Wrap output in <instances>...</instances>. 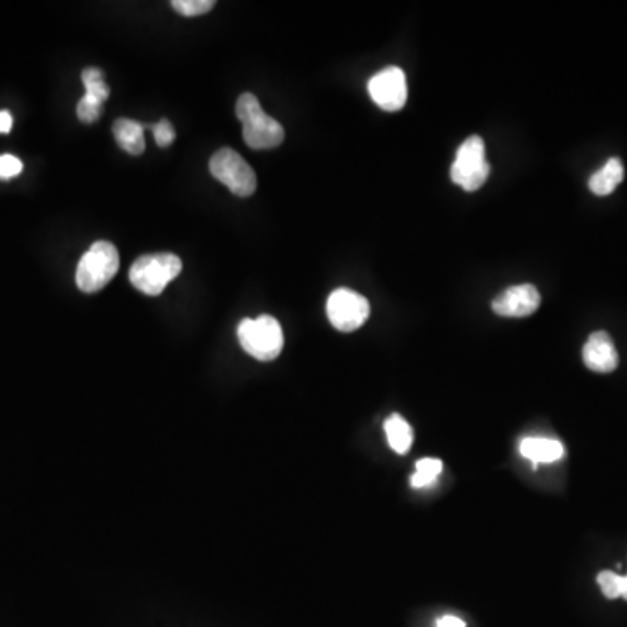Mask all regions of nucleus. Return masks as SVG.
<instances>
[{"instance_id":"obj_7","label":"nucleus","mask_w":627,"mask_h":627,"mask_svg":"<svg viewBox=\"0 0 627 627\" xmlns=\"http://www.w3.org/2000/svg\"><path fill=\"white\" fill-rule=\"evenodd\" d=\"M330 323L338 331H356L368 321L370 304L363 295L347 288H338L331 293L326 304Z\"/></svg>"},{"instance_id":"obj_2","label":"nucleus","mask_w":627,"mask_h":627,"mask_svg":"<svg viewBox=\"0 0 627 627\" xmlns=\"http://www.w3.org/2000/svg\"><path fill=\"white\" fill-rule=\"evenodd\" d=\"M237 338L244 351L258 361H274L283 352V330L272 316L243 319L237 326Z\"/></svg>"},{"instance_id":"obj_8","label":"nucleus","mask_w":627,"mask_h":627,"mask_svg":"<svg viewBox=\"0 0 627 627\" xmlns=\"http://www.w3.org/2000/svg\"><path fill=\"white\" fill-rule=\"evenodd\" d=\"M368 93L378 107L387 112H398L408 100V82L399 67H387L371 77Z\"/></svg>"},{"instance_id":"obj_10","label":"nucleus","mask_w":627,"mask_h":627,"mask_svg":"<svg viewBox=\"0 0 627 627\" xmlns=\"http://www.w3.org/2000/svg\"><path fill=\"white\" fill-rule=\"evenodd\" d=\"M584 365L596 373H610L619 365V354L615 349L614 340L605 331H596L587 338L582 349Z\"/></svg>"},{"instance_id":"obj_15","label":"nucleus","mask_w":627,"mask_h":627,"mask_svg":"<svg viewBox=\"0 0 627 627\" xmlns=\"http://www.w3.org/2000/svg\"><path fill=\"white\" fill-rule=\"evenodd\" d=\"M82 82H84V88H86V95L98 98L100 102H107L108 96H110V89L105 84L103 79L102 70L98 68H86L82 72Z\"/></svg>"},{"instance_id":"obj_23","label":"nucleus","mask_w":627,"mask_h":627,"mask_svg":"<svg viewBox=\"0 0 627 627\" xmlns=\"http://www.w3.org/2000/svg\"><path fill=\"white\" fill-rule=\"evenodd\" d=\"M436 627H466L464 621L459 617H453V615H446L443 619H439L438 626Z\"/></svg>"},{"instance_id":"obj_18","label":"nucleus","mask_w":627,"mask_h":627,"mask_svg":"<svg viewBox=\"0 0 627 627\" xmlns=\"http://www.w3.org/2000/svg\"><path fill=\"white\" fill-rule=\"evenodd\" d=\"M215 4V0H175V2H171V6L175 7L176 13L189 16V18L209 13L215 7Z\"/></svg>"},{"instance_id":"obj_5","label":"nucleus","mask_w":627,"mask_h":627,"mask_svg":"<svg viewBox=\"0 0 627 627\" xmlns=\"http://www.w3.org/2000/svg\"><path fill=\"white\" fill-rule=\"evenodd\" d=\"M450 176L455 185L466 192H474L485 185L490 176V164L486 161L485 142L479 136H469L460 145L453 161Z\"/></svg>"},{"instance_id":"obj_19","label":"nucleus","mask_w":627,"mask_h":627,"mask_svg":"<svg viewBox=\"0 0 627 627\" xmlns=\"http://www.w3.org/2000/svg\"><path fill=\"white\" fill-rule=\"evenodd\" d=\"M598 584H600L601 591L607 596L608 600H615L621 596V575L614 574V572H601L598 575Z\"/></svg>"},{"instance_id":"obj_4","label":"nucleus","mask_w":627,"mask_h":627,"mask_svg":"<svg viewBox=\"0 0 627 627\" xmlns=\"http://www.w3.org/2000/svg\"><path fill=\"white\" fill-rule=\"evenodd\" d=\"M119 265H121V258L114 244L108 241H98L93 244L77 265L75 281L79 290L84 293H96V291L103 290L114 279Z\"/></svg>"},{"instance_id":"obj_1","label":"nucleus","mask_w":627,"mask_h":627,"mask_svg":"<svg viewBox=\"0 0 627 627\" xmlns=\"http://www.w3.org/2000/svg\"><path fill=\"white\" fill-rule=\"evenodd\" d=\"M236 114L243 122L244 142L251 149H276L284 142L283 126L263 110L257 96L251 93L239 96Z\"/></svg>"},{"instance_id":"obj_3","label":"nucleus","mask_w":627,"mask_h":627,"mask_svg":"<svg viewBox=\"0 0 627 627\" xmlns=\"http://www.w3.org/2000/svg\"><path fill=\"white\" fill-rule=\"evenodd\" d=\"M183 263L173 253H156L145 255L133 263L129 269V281L136 290L142 291L149 297H157L166 290L171 281L182 272Z\"/></svg>"},{"instance_id":"obj_22","label":"nucleus","mask_w":627,"mask_h":627,"mask_svg":"<svg viewBox=\"0 0 627 627\" xmlns=\"http://www.w3.org/2000/svg\"><path fill=\"white\" fill-rule=\"evenodd\" d=\"M13 128V115L6 112V110H0V133L6 135Z\"/></svg>"},{"instance_id":"obj_12","label":"nucleus","mask_w":627,"mask_h":627,"mask_svg":"<svg viewBox=\"0 0 627 627\" xmlns=\"http://www.w3.org/2000/svg\"><path fill=\"white\" fill-rule=\"evenodd\" d=\"M622 180H624V166H622L621 159L612 157L603 168L598 169L589 178V189L596 196H608L621 185Z\"/></svg>"},{"instance_id":"obj_6","label":"nucleus","mask_w":627,"mask_h":627,"mask_svg":"<svg viewBox=\"0 0 627 627\" xmlns=\"http://www.w3.org/2000/svg\"><path fill=\"white\" fill-rule=\"evenodd\" d=\"M209 171L218 182L229 187L232 194L250 197L257 190V175L248 162L236 150L222 149L209 161Z\"/></svg>"},{"instance_id":"obj_9","label":"nucleus","mask_w":627,"mask_h":627,"mask_svg":"<svg viewBox=\"0 0 627 627\" xmlns=\"http://www.w3.org/2000/svg\"><path fill=\"white\" fill-rule=\"evenodd\" d=\"M540 307V293L533 284H516L502 291L492 302L495 314L502 317H526Z\"/></svg>"},{"instance_id":"obj_17","label":"nucleus","mask_w":627,"mask_h":627,"mask_svg":"<svg viewBox=\"0 0 627 627\" xmlns=\"http://www.w3.org/2000/svg\"><path fill=\"white\" fill-rule=\"evenodd\" d=\"M103 114V102L93 96L84 95L77 105V117L84 124H93L98 121Z\"/></svg>"},{"instance_id":"obj_20","label":"nucleus","mask_w":627,"mask_h":627,"mask_svg":"<svg viewBox=\"0 0 627 627\" xmlns=\"http://www.w3.org/2000/svg\"><path fill=\"white\" fill-rule=\"evenodd\" d=\"M149 128L154 131V138H156L157 145L162 147V149L169 147L171 143L175 142V128H173V124H171L168 119H162V121L157 122V124H152Z\"/></svg>"},{"instance_id":"obj_14","label":"nucleus","mask_w":627,"mask_h":627,"mask_svg":"<svg viewBox=\"0 0 627 627\" xmlns=\"http://www.w3.org/2000/svg\"><path fill=\"white\" fill-rule=\"evenodd\" d=\"M385 434H387V441H389L394 452L403 455L412 448V427L401 415H391L385 420Z\"/></svg>"},{"instance_id":"obj_21","label":"nucleus","mask_w":627,"mask_h":627,"mask_svg":"<svg viewBox=\"0 0 627 627\" xmlns=\"http://www.w3.org/2000/svg\"><path fill=\"white\" fill-rule=\"evenodd\" d=\"M23 171V162L18 157L0 156V180H9L16 178Z\"/></svg>"},{"instance_id":"obj_16","label":"nucleus","mask_w":627,"mask_h":627,"mask_svg":"<svg viewBox=\"0 0 627 627\" xmlns=\"http://www.w3.org/2000/svg\"><path fill=\"white\" fill-rule=\"evenodd\" d=\"M443 471V464L438 459H422L417 464V471L412 476L413 488H424L431 485L434 479L438 478L439 472Z\"/></svg>"},{"instance_id":"obj_11","label":"nucleus","mask_w":627,"mask_h":627,"mask_svg":"<svg viewBox=\"0 0 627 627\" xmlns=\"http://www.w3.org/2000/svg\"><path fill=\"white\" fill-rule=\"evenodd\" d=\"M520 452L525 459L532 460L533 466H537L560 460L565 450L558 439L526 438L521 441Z\"/></svg>"},{"instance_id":"obj_24","label":"nucleus","mask_w":627,"mask_h":627,"mask_svg":"<svg viewBox=\"0 0 627 627\" xmlns=\"http://www.w3.org/2000/svg\"><path fill=\"white\" fill-rule=\"evenodd\" d=\"M621 596L624 600H627V575L626 577H621Z\"/></svg>"},{"instance_id":"obj_13","label":"nucleus","mask_w":627,"mask_h":627,"mask_svg":"<svg viewBox=\"0 0 627 627\" xmlns=\"http://www.w3.org/2000/svg\"><path fill=\"white\" fill-rule=\"evenodd\" d=\"M145 126L131 119H119L114 124L115 142L131 156H140L145 150Z\"/></svg>"}]
</instances>
